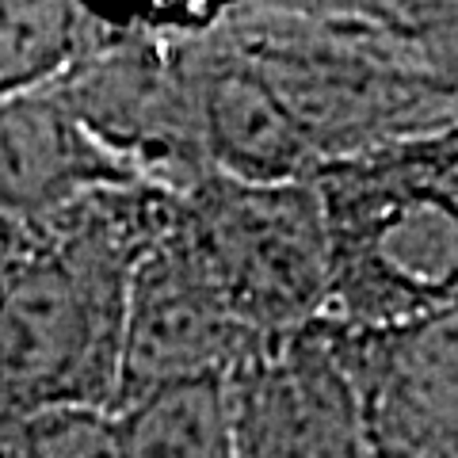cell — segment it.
<instances>
[{
	"mask_svg": "<svg viewBox=\"0 0 458 458\" xmlns=\"http://www.w3.org/2000/svg\"><path fill=\"white\" fill-rule=\"evenodd\" d=\"M176 210V195L123 183L35 229L0 294V412H119L131 279Z\"/></svg>",
	"mask_w": 458,
	"mask_h": 458,
	"instance_id": "6da1fadb",
	"label": "cell"
},
{
	"mask_svg": "<svg viewBox=\"0 0 458 458\" xmlns=\"http://www.w3.org/2000/svg\"><path fill=\"white\" fill-rule=\"evenodd\" d=\"M325 165L458 126V96L428 81L394 42L378 4L218 8Z\"/></svg>",
	"mask_w": 458,
	"mask_h": 458,
	"instance_id": "7a4b0ae2",
	"label": "cell"
},
{
	"mask_svg": "<svg viewBox=\"0 0 458 458\" xmlns=\"http://www.w3.org/2000/svg\"><path fill=\"white\" fill-rule=\"evenodd\" d=\"M328 321L390 328L458 306V126L325 165Z\"/></svg>",
	"mask_w": 458,
	"mask_h": 458,
	"instance_id": "3957f363",
	"label": "cell"
},
{
	"mask_svg": "<svg viewBox=\"0 0 458 458\" xmlns=\"http://www.w3.org/2000/svg\"><path fill=\"white\" fill-rule=\"evenodd\" d=\"M180 218L214 283L271 348L328 321L333 245L313 180L249 183L207 176Z\"/></svg>",
	"mask_w": 458,
	"mask_h": 458,
	"instance_id": "277c9868",
	"label": "cell"
},
{
	"mask_svg": "<svg viewBox=\"0 0 458 458\" xmlns=\"http://www.w3.org/2000/svg\"><path fill=\"white\" fill-rule=\"evenodd\" d=\"M191 20L99 16L81 62L54 84L131 176L183 199L210 172L188 54Z\"/></svg>",
	"mask_w": 458,
	"mask_h": 458,
	"instance_id": "5b68a950",
	"label": "cell"
},
{
	"mask_svg": "<svg viewBox=\"0 0 458 458\" xmlns=\"http://www.w3.org/2000/svg\"><path fill=\"white\" fill-rule=\"evenodd\" d=\"M267 352L276 348L229 306L176 210L131 279L119 412L180 386L229 382Z\"/></svg>",
	"mask_w": 458,
	"mask_h": 458,
	"instance_id": "8992f818",
	"label": "cell"
},
{
	"mask_svg": "<svg viewBox=\"0 0 458 458\" xmlns=\"http://www.w3.org/2000/svg\"><path fill=\"white\" fill-rule=\"evenodd\" d=\"M325 328L370 458H458V306L390 328Z\"/></svg>",
	"mask_w": 458,
	"mask_h": 458,
	"instance_id": "52a82bcc",
	"label": "cell"
},
{
	"mask_svg": "<svg viewBox=\"0 0 458 458\" xmlns=\"http://www.w3.org/2000/svg\"><path fill=\"white\" fill-rule=\"evenodd\" d=\"M233 458H370L325 321L225 382Z\"/></svg>",
	"mask_w": 458,
	"mask_h": 458,
	"instance_id": "ba28073f",
	"label": "cell"
},
{
	"mask_svg": "<svg viewBox=\"0 0 458 458\" xmlns=\"http://www.w3.org/2000/svg\"><path fill=\"white\" fill-rule=\"evenodd\" d=\"M191 77L199 99V131L214 176L249 183L313 180L318 161L298 123L260 65L225 31L222 12L191 20Z\"/></svg>",
	"mask_w": 458,
	"mask_h": 458,
	"instance_id": "9c48e42d",
	"label": "cell"
},
{
	"mask_svg": "<svg viewBox=\"0 0 458 458\" xmlns=\"http://www.w3.org/2000/svg\"><path fill=\"white\" fill-rule=\"evenodd\" d=\"M141 183L89 134L57 89L0 104V218L27 233L104 188Z\"/></svg>",
	"mask_w": 458,
	"mask_h": 458,
	"instance_id": "30bf717a",
	"label": "cell"
},
{
	"mask_svg": "<svg viewBox=\"0 0 458 458\" xmlns=\"http://www.w3.org/2000/svg\"><path fill=\"white\" fill-rule=\"evenodd\" d=\"M99 16L62 0H0V104L54 89L92 47Z\"/></svg>",
	"mask_w": 458,
	"mask_h": 458,
	"instance_id": "8fae6325",
	"label": "cell"
},
{
	"mask_svg": "<svg viewBox=\"0 0 458 458\" xmlns=\"http://www.w3.org/2000/svg\"><path fill=\"white\" fill-rule=\"evenodd\" d=\"M114 420L123 458H233L225 382L153 394L114 412Z\"/></svg>",
	"mask_w": 458,
	"mask_h": 458,
	"instance_id": "7c38bea8",
	"label": "cell"
},
{
	"mask_svg": "<svg viewBox=\"0 0 458 458\" xmlns=\"http://www.w3.org/2000/svg\"><path fill=\"white\" fill-rule=\"evenodd\" d=\"M390 35L412 65L458 96V0L454 4H378Z\"/></svg>",
	"mask_w": 458,
	"mask_h": 458,
	"instance_id": "4fadbf2b",
	"label": "cell"
},
{
	"mask_svg": "<svg viewBox=\"0 0 458 458\" xmlns=\"http://www.w3.org/2000/svg\"><path fill=\"white\" fill-rule=\"evenodd\" d=\"M31 458H123L119 420L92 409L31 417Z\"/></svg>",
	"mask_w": 458,
	"mask_h": 458,
	"instance_id": "5bb4252c",
	"label": "cell"
},
{
	"mask_svg": "<svg viewBox=\"0 0 458 458\" xmlns=\"http://www.w3.org/2000/svg\"><path fill=\"white\" fill-rule=\"evenodd\" d=\"M27 249H31V233L20 229L16 222H4L0 218V294H4L8 279L16 276V267L23 264Z\"/></svg>",
	"mask_w": 458,
	"mask_h": 458,
	"instance_id": "9a60e30c",
	"label": "cell"
}]
</instances>
